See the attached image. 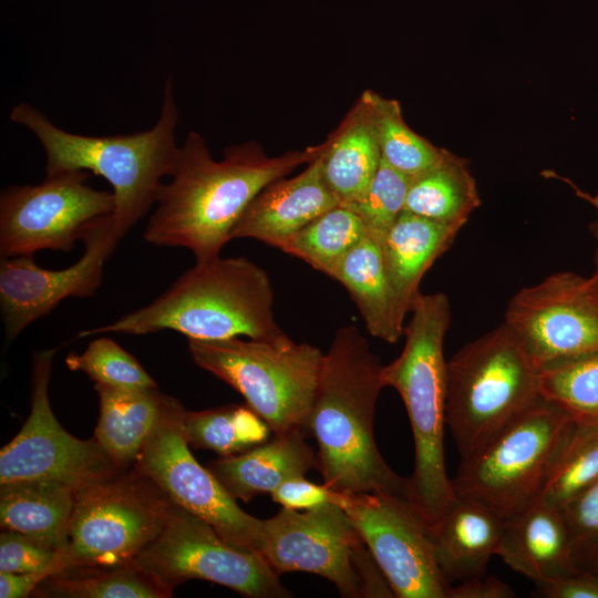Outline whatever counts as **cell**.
I'll return each mask as SVG.
<instances>
[{"label": "cell", "instance_id": "1", "mask_svg": "<svg viewBox=\"0 0 598 598\" xmlns=\"http://www.w3.org/2000/svg\"><path fill=\"white\" fill-rule=\"evenodd\" d=\"M324 143L268 156L256 141L224 150L215 161L203 136L189 132L167 184H162L156 207L143 233L159 247H183L196 261L219 256L252 199L269 184L309 164Z\"/></svg>", "mask_w": 598, "mask_h": 598}, {"label": "cell", "instance_id": "2", "mask_svg": "<svg viewBox=\"0 0 598 598\" xmlns=\"http://www.w3.org/2000/svg\"><path fill=\"white\" fill-rule=\"evenodd\" d=\"M382 367L354 324L340 327L323 355L305 432L318 444L317 470L332 489L406 498L408 478L386 464L374 440Z\"/></svg>", "mask_w": 598, "mask_h": 598}, {"label": "cell", "instance_id": "3", "mask_svg": "<svg viewBox=\"0 0 598 598\" xmlns=\"http://www.w3.org/2000/svg\"><path fill=\"white\" fill-rule=\"evenodd\" d=\"M163 330L197 340L246 337L274 341L287 337L275 320L267 272L245 257L220 256L196 261L145 307L78 337L142 336Z\"/></svg>", "mask_w": 598, "mask_h": 598}, {"label": "cell", "instance_id": "4", "mask_svg": "<svg viewBox=\"0 0 598 598\" xmlns=\"http://www.w3.org/2000/svg\"><path fill=\"white\" fill-rule=\"evenodd\" d=\"M400 355L383 365L384 386L400 394L414 444V468L406 498L430 530L441 520L455 495L444 456L447 361L444 338L451 324V306L443 292H420L411 307Z\"/></svg>", "mask_w": 598, "mask_h": 598}, {"label": "cell", "instance_id": "5", "mask_svg": "<svg viewBox=\"0 0 598 598\" xmlns=\"http://www.w3.org/2000/svg\"><path fill=\"white\" fill-rule=\"evenodd\" d=\"M10 118L41 143L47 175L90 171L110 183L115 200L112 219L121 238L155 204L162 178L172 176L179 153L175 140L178 110L171 76L165 82L161 115L147 131L112 136L73 134L25 102L12 109Z\"/></svg>", "mask_w": 598, "mask_h": 598}, {"label": "cell", "instance_id": "6", "mask_svg": "<svg viewBox=\"0 0 598 598\" xmlns=\"http://www.w3.org/2000/svg\"><path fill=\"white\" fill-rule=\"evenodd\" d=\"M540 396L538 369L503 322L447 361L446 425L461 458L482 448Z\"/></svg>", "mask_w": 598, "mask_h": 598}, {"label": "cell", "instance_id": "7", "mask_svg": "<svg viewBox=\"0 0 598 598\" xmlns=\"http://www.w3.org/2000/svg\"><path fill=\"white\" fill-rule=\"evenodd\" d=\"M193 361L239 392L275 435L303 431L324 353L288 336L279 340L188 339ZM306 433V432H305Z\"/></svg>", "mask_w": 598, "mask_h": 598}, {"label": "cell", "instance_id": "8", "mask_svg": "<svg viewBox=\"0 0 598 598\" xmlns=\"http://www.w3.org/2000/svg\"><path fill=\"white\" fill-rule=\"evenodd\" d=\"M573 419L539 396L482 448L461 458L454 495L493 511L504 520L537 503Z\"/></svg>", "mask_w": 598, "mask_h": 598}, {"label": "cell", "instance_id": "9", "mask_svg": "<svg viewBox=\"0 0 598 598\" xmlns=\"http://www.w3.org/2000/svg\"><path fill=\"white\" fill-rule=\"evenodd\" d=\"M173 504L134 464L78 489L58 550L62 570L134 561L157 537Z\"/></svg>", "mask_w": 598, "mask_h": 598}, {"label": "cell", "instance_id": "10", "mask_svg": "<svg viewBox=\"0 0 598 598\" xmlns=\"http://www.w3.org/2000/svg\"><path fill=\"white\" fill-rule=\"evenodd\" d=\"M260 554L281 576L306 571L332 582L341 597H394L344 509L329 503L300 513L281 507L262 519Z\"/></svg>", "mask_w": 598, "mask_h": 598}, {"label": "cell", "instance_id": "11", "mask_svg": "<svg viewBox=\"0 0 598 598\" xmlns=\"http://www.w3.org/2000/svg\"><path fill=\"white\" fill-rule=\"evenodd\" d=\"M134 561L172 588L204 579L244 597H291L259 553L228 543L210 524L175 503L157 537Z\"/></svg>", "mask_w": 598, "mask_h": 598}, {"label": "cell", "instance_id": "12", "mask_svg": "<svg viewBox=\"0 0 598 598\" xmlns=\"http://www.w3.org/2000/svg\"><path fill=\"white\" fill-rule=\"evenodd\" d=\"M185 413L176 398L165 394L158 420L134 465L175 504L210 524L225 540L260 554L262 519L244 512L194 457L185 434Z\"/></svg>", "mask_w": 598, "mask_h": 598}, {"label": "cell", "instance_id": "13", "mask_svg": "<svg viewBox=\"0 0 598 598\" xmlns=\"http://www.w3.org/2000/svg\"><path fill=\"white\" fill-rule=\"evenodd\" d=\"M86 171L47 175L39 185L10 186L0 195V255L70 251L97 218L112 215V192L86 184Z\"/></svg>", "mask_w": 598, "mask_h": 598}, {"label": "cell", "instance_id": "14", "mask_svg": "<svg viewBox=\"0 0 598 598\" xmlns=\"http://www.w3.org/2000/svg\"><path fill=\"white\" fill-rule=\"evenodd\" d=\"M55 349L33 354L31 411L18 434L0 452V484L54 481L80 489L127 467L117 464L93 440H80L58 422L49 401Z\"/></svg>", "mask_w": 598, "mask_h": 598}, {"label": "cell", "instance_id": "15", "mask_svg": "<svg viewBox=\"0 0 598 598\" xmlns=\"http://www.w3.org/2000/svg\"><path fill=\"white\" fill-rule=\"evenodd\" d=\"M341 506L358 529L398 598H448L429 526L404 497L340 492Z\"/></svg>", "mask_w": 598, "mask_h": 598}, {"label": "cell", "instance_id": "16", "mask_svg": "<svg viewBox=\"0 0 598 598\" xmlns=\"http://www.w3.org/2000/svg\"><path fill=\"white\" fill-rule=\"evenodd\" d=\"M503 322L537 369L598 351V279L553 274L516 292Z\"/></svg>", "mask_w": 598, "mask_h": 598}, {"label": "cell", "instance_id": "17", "mask_svg": "<svg viewBox=\"0 0 598 598\" xmlns=\"http://www.w3.org/2000/svg\"><path fill=\"white\" fill-rule=\"evenodd\" d=\"M122 238L112 215L95 219L81 238L84 250L68 268L39 267L33 255L1 257L0 311L6 344L69 297H92L102 283L105 261Z\"/></svg>", "mask_w": 598, "mask_h": 598}, {"label": "cell", "instance_id": "18", "mask_svg": "<svg viewBox=\"0 0 598 598\" xmlns=\"http://www.w3.org/2000/svg\"><path fill=\"white\" fill-rule=\"evenodd\" d=\"M321 153L300 174L266 186L244 212L233 231V239L252 238L277 248L285 239L338 206L339 202L322 175Z\"/></svg>", "mask_w": 598, "mask_h": 598}, {"label": "cell", "instance_id": "19", "mask_svg": "<svg viewBox=\"0 0 598 598\" xmlns=\"http://www.w3.org/2000/svg\"><path fill=\"white\" fill-rule=\"evenodd\" d=\"M496 555L536 587L576 570L561 509L539 501L504 520Z\"/></svg>", "mask_w": 598, "mask_h": 598}, {"label": "cell", "instance_id": "20", "mask_svg": "<svg viewBox=\"0 0 598 598\" xmlns=\"http://www.w3.org/2000/svg\"><path fill=\"white\" fill-rule=\"evenodd\" d=\"M206 467L234 499L249 502L274 492L287 480L317 468V454L303 431L272 435L266 443L233 456H220Z\"/></svg>", "mask_w": 598, "mask_h": 598}, {"label": "cell", "instance_id": "21", "mask_svg": "<svg viewBox=\"0 0 598 598\" xmlns=\"http://www.w3.org/2000/svg\"><path fill=\"white\" fill-rule=\"evenodd\" d=\"M504 519L487 507L455 496L431 530L436 559L445 579L461 582L485 574L503 533Z\"/></svg>", "mask_w": 598, "mask_h": 598}, {"label": "cell", "instance_id": "22", "mask_svg": "<svg viewBox=\"0 0 598 598\" xmlns=\"http://www.w3.org/2000/svg\"><path fill=\"white\" fill-rule=\"evenodd\" d=\"M461 228L404 210L383 239V265L403 319L420 293L423 276L451 247Z\"/></svg>", "mask_w": 598, "mask_h": 598}, {"label": "cell", "instance_id": "23", "mask_svg": "<svg viewBox=\"0 0 598 598\" xmlns=\"http://www.w3.org/2000/svg\"><path fill=\"white\" fill-rule=\"evenodd\" d=\"M381 159L372 113L361 95L321 153L324 182L339 205L352 204L364 194Z\"/></svg>", "mask_w": 598, "mask_h": 598}, {"label": "cell", "instance_id": "24", "mask_svg": "<svg viewBox=\"0 0 598 598\" xmlns=\"http://www.w3.org/2000/svg\"><path fill=\"white\" fill-rule=\"evenodd\" d=\"M74 487L30 480L0 484V525L58 551L65 538L75 502Z\"/></svg>", "mask_w": 598, "mask_h": 598}, {"label": "cell", "instance_id": "25", "mask_svg": "<svg viewBox=\"0 0 598 598\" xmlns=\"http://www.w3.org/2000/svg\"><path fill=\"white\" fill-rule=\"evenodd\" d=\"M330 277L347 289L372 337L389 343L401 338L404 319L399 313L379 244L368 236L363 238L344 255Z\"/></svg>", "mask_w": 598, "mask_h": 598}, {"label": "cell", "instance_id": "26", "mask_svg": "<svg viewBox=\"0 0 598 598\" xmlns=\"http://www.w3.org/2000/svg\"><path fill=\"white\" fill-rule=\"evenodd\" d=\"M100 417L94 439L121 466H132L153 431L165 394L156 388L123 390L94 384Z\"/></svg>", "mask_w": 598, "mask_h": 598}, {"label": "cell", "instance_id": "27", "mask_svg": "<svg viewBox=\"0 0 598 598\" xmlns=\"http://www.w3.org/2000/svg\"><path fill=\"white\" fill-rule=\"evenodd\" d=\"M480 204L467 159L445 150L435 165L411 179L404 210L463 227Z\"/></svg>", "mask_w": 598, "mask_h": 598}, {"label": "cell", "instance_id": "28", "mask_svg": "<svg viewBox=\"0 0 598 598\" xmlns=\"http://www.w3.org/2000/svg\"><path fill=\"white\" fill-rule=\"evenodd\" d=\"M174 588L135 561L113 567H76L44 579L34 597L168 598Z\"/></svg>", "mask_w": 598, "mask_h": 598}, {"label": "cell", "instance_id": "29", "mask_svg": "<svg viewBox=\"0 0 598 598\" xmlns=\"http://www.w3.org/2000/svg\"><path fill=\"white\" fill-rule=\"evenodd\" d=\"M184 429L189 445L233 456L269 441V425L248 405L229 404L186 411Z\"/></svg>", "mask_w": 598, "mask_h": 598}, {"label": "cell", "instance_id": "30", "mask_svg": "<svg viewBox=\"0 0 598 598\" xmlns=\"http://www.w3.org/2000/svg\"><path fill=\"white\" fill-rule=\"evenodd\" d=\"M367 231L360 217L338 205L285 239L277 247L330 277L331 272Z\"/></svg>", "mask_w": 598, "mask_h": 598}, {"label": "cell", "instance_id": "31", "mask_svg": "<svg viewBox=\"0 0 598 598\" xmlns=\"http://www.w3.org/2000/svg\"><path fill=\"white\" fill-rule=\"evenodd\" d=\"M372 113L382 159L413 178L435 165L445 148L415 133L404 121L400 103L367 90L361 94Z\"/></svg>", "mask_w": 598, "mask_h": 598}, {"label": "cell", "instance_id": "32", "mask_svg": "<svg viewBox=\"0 0 598 598\" xmlns=\"http://www.w3.org/2000/svg\"><path fill=\"white\" fill-rule=\"evenodd\" d=\"M538 390L574 422L598 421V351L538 368Z\"/></svg>", "mask_w": 598, "mask_h": 598}, {"label": "cell", "instance_id": "33", "mask_svg": "<svg viewBox=\"0 0 598 598\" xmlns=\"http://www.w3.org/2000/svg\"><path fill=\"white\" fill-rule=\"evenodd\" d=\"M598 478V421L576 423L569 431L539 502L561 507Z\"/></svg>", "mask_w": 598, "mask_h": 598}, {"label": "cell", "instance_id": "34", "mask_svg": "<svg viewBox=\"0 0 598 598\" xmlns=\"http://www.w3.org/2000/svg\"><path fill=\"white\" fill-rule=\"evenodd\" d=\"M65 364L84 372L94 384L123 390L156 388V382L140 362L113 339L99 337L82 353H70Z\"/></svg>", "mask_w": 598, "mask_h": 598}, {"label": "cell", "instance_id": "35", "mask_svg": "<svg viewBox=\"0 0 598 598\" xmlns=\"http://www.w3.org/2000/svg\"><path fill=\"white\" fill-rule=\"evenodd\" d=\"M411 179L381 159L364 194L357 202L342 205L360 217L368 237L379 246L404 212Z\"/></svg>", "mask_w": 598, "mask_h": 598}, {"label": "cell", "instance_id": "36", "mask_svg": "<svg viewBox=\"0 0 598 598\" xmlns=\"http://www.w3.org/2000/svg\"><path fill=\"white\" fill-rule=\"evenodd\" d=\"M576 569L598 567V478L560 507Z\"/></svg>", "mask_w": 598, "mask_h": 598}, {"label": "cell", "instance_id": "37", "mask_svg": "<svg viewBox=\"0 0 598 598\" xmlns=\"http://www.w3.org/2000/svg\"><path fill=\"white\" fill-rule=\"evenodd\" d=\"M62 570L58 551L14 530L0 535V573L24 574L44 569Z\"/></svg>", "mask_w": 598, "mask_h": 598}, {"label": "cell", "instance_id": "38", "mask_svg": "<svg viewBox=\"0 0 598 598\" xmlns=\"http://www.w3.org/2000/svg\"><path fill=\"white\" fill-rule=\"evenodd\" d=\"M271 499L289 509H312L329 503L338 504L340 492L327 484H316L305 476H298L281 483L270 493Z\"/></svg>", "mask_w": 598, "mask_h": 598}, {"label": "cell", "instance_id": "39", "mask_svg": "<svg viewBox=\"0 0 598 598\" xmlns=\"http://www.w3.org/2000/svg\"><path fill=\"white\" fill-rule=\"evenodd\" d=\"M535 592L545 598H598V567L578 568Z\"/></svg>", "mask_w": 598, "mask_h": 598}, {"label": "cell", "instance_id": "40", "mask_svg": "<svg viewBox=\"0 0 598 598\" xmlns=\"http://www.w3.org/2000/svg\"><path fill=\"white\" fill-rule=\"evenodd\" d=\"M514 590L494 576H477L451 586L448 598H512Z\"/></svg>", "mask_w": 598, "mask_h": 598}, {"label": "cell", "instance_id": "41", "mask_svg": "<svg viewBox=\"0 0 598 598\" xmlns=\"http://www.w3.org/2000/svg\"><path fill=\"white\" fill-rule=\"evenodd\" d=\"M51 568L24 574L0 573L1 598H25L32 596L38 586L54 575Z\"/></svg>", "mask_w": 598, "mask_h": 598}, {"label": "cell", "instance_id": "42", "mask_svg": "<svg viewBox=\"0 0 598 598\" xmlns=\"http://www.w3.org/2000/svg\"><path fill=\"white\" fill-rule=\"evenodd\" d=\"M581 196L584 198H586L595 208H596V219L594 220V223L590 225V230L592 233V236L595 237V240H596V244H597V247H596V251H595V265H596V268H595V271H594V276L598 279V196H589L588 194H585L582 193Z\"/></svg>", "mask_w": 598, "mask_h": 598}]
</instances>
